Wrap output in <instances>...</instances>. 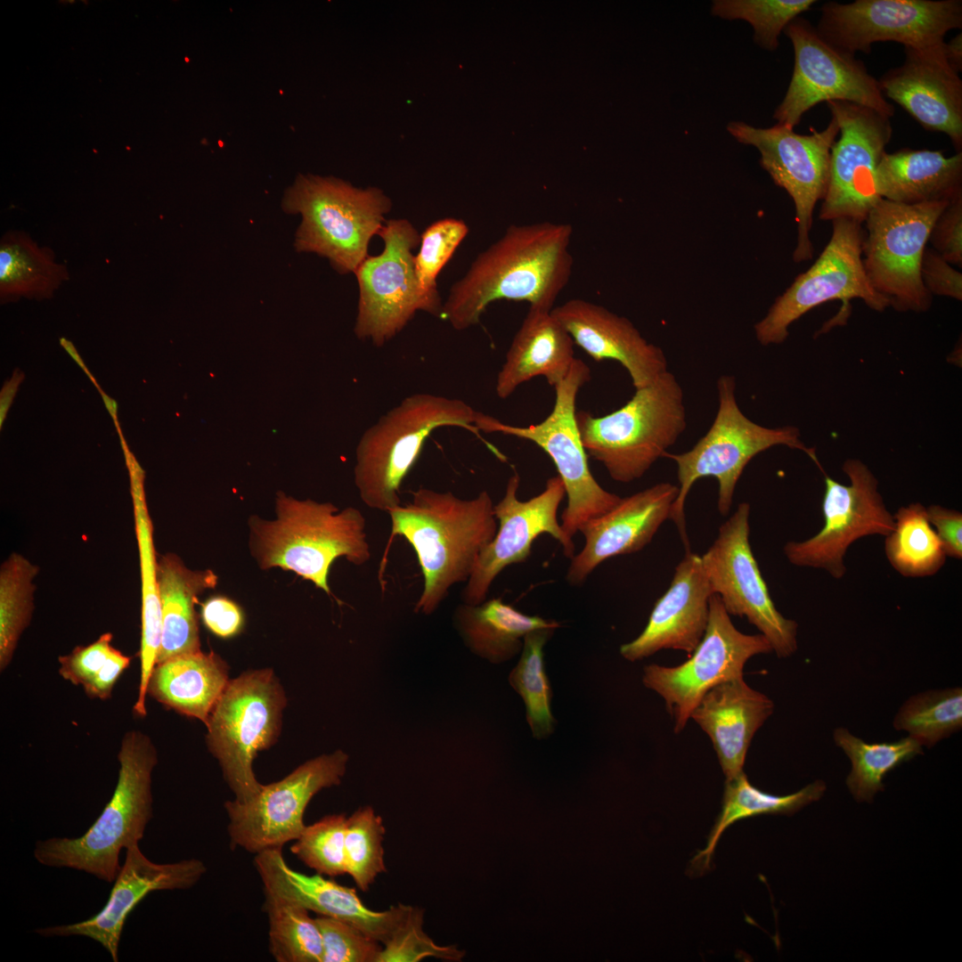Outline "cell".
<instances>
[{
	"instance_id": "obj_1",
	"label": "cell",
	"mask_w": 962,
	"mask_h": 962,
	"mask_svg": "<svg viewBox=\"0 0 962 962\" xmlns=\"http://www.w3.org/2000/svg\"><path fill=\"white\" fill-rule=\"evenodd\" d=\"M572 225L564 223L510 225L452 285L441 318L455 330H466L501 299L552 310L572 275Z\"/></svg>"
},
{
	"instance_id": "obj_2",
	"label": "cell",
	"mask_w": 962,
	"mask_h": 962,
	"mask_svg": "<svg viewBox=\"0 0 962 962\" xmlns=\"http://www.w3.org/2000/svg\"><path fill=\"white\" fill-rule=\"evenodd\" d=\"M493 507L487 491L462 499L450 491L419 488L409 502L387 512L390 539L403 536L411 544L423 575L415 612L431 615L454 584L468 581L496 534Z\"/></svg>"
},
{
	"instance_id": "obj_3",
	"label": "cell",
	"mask_w": 962,
	"mask_h": 962,
	"mask_svg": "<svg viewBox=\"0 0 962 962\" xmlns=\"http://www.w3.org/2000/svg\"><path fill=\"white\" fill-rule=\"evenodd\" d=\"M276 518L252 516L249 546L261 570L291 571L328 595L330 566L338 558L362 566L371 557L366 520L356 508L280 496Z\"/></svg>"
},
{
	"instance_id": "obj_4",
	"label": "cell",
	"mask_w": 962,
	"mask_h": 962,
	"mask_svg": "<svg viewBox=\"0 0 962 962\" xmlns=\"http://www.w3.org/2000/svg\"><path fill=\"white\" fill-rule=\"evenodd\" d=\"M118 760L114 793L96 820L81 836L37 841L33 852L37 862L114 882L121 851L139 844L153 815L151 773L157 753L148 736L131 730L123 738Z\"/></svg>"
},
{
	"instance_id": "obj_5",
	"label": "cell",
	"mask_w": 962,
	"mask_h": 962,
	"mask_svg": "<svg viewBox=\"0 0 962 962\" xmlns=\"http://www.w3.org/2000/svg\"><path fill=\"white\" fill-rule=\"evenodd\" d=\"M478 412L458 398L429 393L404 398L368 428L357 445L354 477L362 501L387 513L400 506L402 483L431 433L458 427L481 438Z\"/></svg>"
},
{
	"instance_id": "obj_6",
	"label": "cell",
	"mask_w": 962,
	"mask_h": 962,
	"mask_svg": "<svg viewBox=\"0 0 962 962\" xmlns=\"http://www.w3.org/2000/svg\"><path fill=\"white\" fill-rule=\"evenodd\" d=\"M285 213L298 214L295 249L325 257L340 274L356 271L385 223L391 200L378 188H357L334 176L298 175L283 193Z\"/></svg>"
},
{
	"instance_id": "obj_7",
	"label": "cell",
	"mask_w": 962,
	"mask_h": 962,
	"mask_svg": "<svg viewBox=\"0 0 962 962\" xmlns=\"http://www.w3.org/2000/svg\"><path fill=\"white\" fill-rule=\"evenodd\" d=\"M575 418L587 455L620 483L642 477L687 426L681 386L668 371L618 410L599 417L576 411Z\"/></svg>"
},
{
	"instance_id": "obj_8",
	"label": "cell",
	"mask_w": 962,
	"mask_h": 962,
	"mask_svg": "<svg viewBox=\"0 0 962 962\" xmlns=\"http://www.w3.org/2000/svg\"><path fill=\"white\" fill-rule=\"evenodd\" d=\"M733 376L722 375L717 380L719 406L708 431L683 453L666 452L664 457L675 461L679 493L670 513L681 538L689 550L686 531L685 502L697 480L713 477L719 485L718 510L729 514L738 481L748 462L758 453L775 445H787L805 452L823 472L816 451L807 447L800 431L793 426L767 428L748 419L740 410Z\"/></svg>"
},
{
	"instance_id": "obj_9",
	"label": "cell",
	"mask_w": 962,
	"mask_h": 962,
	"mask_svg": "<svg viewBox=\"0 0 962 962\" xmlns=\"http://www.w3.org/2000/svg\"><path fill=\"white\" fill-rule=\"evenodd\" d=\"M590 379V368L575 358L567 377L554 387L556 397L551 412L540 423L513 426L480 412L476 420L479 432L501 433L529 440L551 458L567 497L561 526L571 538L585 523L609 511L621 500L605 490L592 476L578 430L576 397Z\"/></svg>"
},
{
	"instance_id": "obj_10",
	"label": "cell",
	"mask_w": 962,
	"mask_h": 962,
	"mask_svg": "<svg viewBox=\"0 0 962 962\" xmlns=\"http://www.w3.org/2000/svg\"><path fill=\"white\" fill-rule=\"evenodd\" d=\"M285 704L278 680L265 669L229 681L213 708L207 724L208 744L235 800L249 801L261 790L253 761L257 752L275 742Z\"/></svg>"
},
{
	"instance_id": "obj_11",
	"label": "cell",
	"mask_w": 962,
	"mask_h": 962,
	"mask_svg": "<svg viewBox=\"0 0 962 962\" xmlns=\"http://www.w3.org/2000/svg\"><path fill=\"white\" fill-rule=\"evenodd\" d=\"M949 203L908 205L881 199L865 220L866 274L899 312L924 313L931 307L933 296L923 284L920 265L934 221Z\"/></svg>"
},
{
	"instance_id": "obj_12",
	"label": "cell",
	"mask_w": 962,
	"mask_h": 962,
	"mask_svg": "<svg viewBox=\"0 0 962 962\" xmlns=\"http://www.w3.org/2000/svg\"><path fill=\"white\" fill-rule=\"evenodd\" d=\"M378 235L383 240V251L368 256L355 272L359 286L355 333L379 347L418 311L441 318L443 304L420 287L412 250L420 245V235L414 226L406 219L387 220Z\"/></svg>"
},
{
	"instance_id": "obj_13",
	"label": "cell",
	"mask_w": 962,
	"mask_h": 962,
	"mask_svg": "<svg viewBox=\"0 0 962 962\" xmlns=\"http://www.w3.org/2000/svg\"><path fill=\"white\" fill-rule=\"evenodd\" d=\"M828 243L817 260L799 274L777 298L767 314L754 325L757 340L763 346L781 344L789 326L811 309L840 299L844 310L853 298L869 308L883 312L889 301L872 287L862 263L864 231L861 224L847 218L832 221Z\"/></svg>"
},
{
	"instance_id": "obj_14",
	"label": "cell",
	"mask_w": 962,
	"mask_h": 962,
	"mask_svg": "<svg viewBox=\"0 0 962 962\" xmlns=\"http://www.w3.org/2000/svg\"><path fill=\"white\" fill-rule=\"evenodd\" d=\"M794 48V69L773 118L794 128L803 114L820 102L857 103L889 118L894 107L864 62L825 40L809 20L797 17L784 29Z\"/></svg>"
},
{
	"instance_id": "obj_15",
	"label": "cell",
	"mask_w": 962,
	"mask_h": 962,
	"mask_svg": "<svg viewBox=\"0 0 962 962\" xmlns=\"http://www.w3.org/2000/svg\"><path fill=\"white\" fill-rule=\"evenodd\" d=\"M820 13L819 34L852 54H868L877 42L934 46L945 42L950 30L962 28L961 0L829 1L821 5Z\"/></svg>"
},
{
	"instance_id": "obj_16",
	"label": "cell",
	"mask_w": 962,
	"mask_h": 962,
	"mask_svg": "<svg viewBox=\"0 0 962 962\" xmlns=\"http://www.w3.org/2000/svg\"><path fill=\"white\" fill-rule=\"evenodd\" d=\"M772 651L761 633L749 635L732 624L719 596L709 600L705 634L689 659L676 666L651 664L644 667V686L662 697L674 721V732L686 727L690 714L705 693L727 680L743 676L746 662Z\"/></svg>"
},
{
	"instance_id": "obj_17",
	"label": "cell",
	"mask_w": 962,
	"mask_h": 962,
	"mask_svg": "<svg viewBox=\"0 0 962 962\" xmlns=\"http://www.w3.org/2000/svg\"><path fill=\"white\" fill-rule=\"evenodd\" d=\"M750 505L739 503L701 556L712 589L729 615L745 616L770 642L779 658L797 650L798 624L776 608L749 542Z\"/></svg>"
},
{
	"instance_id": "obj_18",
	"label": "cell",
	"mask_w": 962,
	"mask_h": 962,
	"mask_svg": "<svg viewBox=\"0 0 962 962\" xmlns=\"http://www.w3.org/2000/svg\"><path fill=\"white\" fill-rule=\"evenodd\" d=\"M727 128L738 142L753 145L760 151L762 168L792 198L797 223L793 260L795 263L811 260L812 215L827 187L831 148L839 135L836 120L831 117L823 130H813L809 135H799L794 128L779 123L758 128L744 122H730Z\"/></svg>"
},
{
	"instance_id": "obj_19",
	"label": "cell",
	"mask_w": 962,
	"mask_h": 962,
	"mask_svg": "<svg viewBox=\"0 0 962 962\" xmlns=\"http://www.w3.org/2000/svg\"><path fill=\"white\" fill-rule=\"evenodd\" d=\"M348 756L341 750L309 760L282 779L263 785L246 802L227 801V832L232 848L250 853L282 849L299 837L307 804L319 791L340 784Z\"/></svg>"
},
{
	"instance_id": "obj_20",
	"label": "cell",
	"mask_w": 962,
	"mask_h": 962,
	"mask_svg": "<svg viewBox=\"0 0 962 962\" xmlns=\"http://www.w3.org/2000/svg\"><path fill=\"white\" fill-rule=\"evenodd\" d=\"M843 470L849 485L824 474L821 529L805 541L787 542L783 549L791 564L824 569L835 579L844 576V557L855 541L869 535L887 536L894 526L893 515L885 507L877 479L868 467L858 459H848Z\"/></svg>"
},
{
	"instance_id": "obj_21",
	"label": "cell",
	"mask_w": 962,
	"mask_h": 962,
	"mask_svg": "<svg viewBox=\"0 0 962 962\" xmlns=\"http://www.w3.org/2000/svg\"><path fill=\"white\" fill-rule=\"evenodd\" d=\"M827 105L838 126L839 137L831 148L827 187L819 217L862 224L881 200L876 175L893 135L891 118L848 102L833 101Z\"/></svg>"
},
{
	"instance_id": "obj_22",
	"label": "cell",
	"mask_w": 962,
	"mask_h": 962,
	"mask_svg": "<svg viewBox=\"0 0 962 962\" xmlns=\"http://www.w3.org/2000/svg\"><path fill=\"white\" fill-rule=\"evenodd\" d=\"M519 484L520 477L514 472L508 479L504 495L493 507L499 526L493 539L480 552L461 591L463 603L484 602L496 576L505 567L526 561L534 542L543 534L559 542L565 557L571 559L575 556L573 538L558 519L559 505L566 496L560 477H550L544 490L527 501L518 498Z\"/></svg>"
},
{
	"instance_id": "obj_23",
	"label": "cell",
	"mask_w": 962,
	"mask_h": 962,
	"mask_svg": "<svg viewBox=\"0 0 962 962\" xmlns=\"http://www.w3.org/2000/svg\"><path fill=\"white\" fill-rule=\"evenodd\" d=\"M204 863L187 859L173 863H155L135 844L126 849L121 866L103 908L90 918L68 925L36 929L44 937L85 936L97 942L118 961V946L125 923L136 905L150 893L184 890L194 886L206 873Z\"/></svg>"
},
{
	"instance_id": "obj_24",
	"label": "cell",
	"mask_w": 962,
	"mask_h": 962,
	"mask_svg": "<svg viewBox=\"0 0 962 962\" xmlns=\"http://www.w3.org/2000/svg\"><path fill=\"white\" fill-rule=\"evenodd\" d=\"M944 43L904 47L903 63L887 70L878 83L886 99L896 102L925 130L945 134L957 152H961L962 80L947 61Z\"/></svg>"
},
{
	"instance_id": "obj_25",
	"label": "cell",
	"mask_w": 962,
	"mask_h": 962,
	"mask_svg": "<svg viewBox=\"0 0 962 962\" xmlns=\"http://www.w3.org/2000/svg\"><path fill=\"white\" fill-rule=\"evenodd\" d=\"M254 863L263 882L265 894L300 906L318 916L351 924L382 944L388 940L409 906L399 903L384 911L371 910L363 903L355 888L339 885L320 874L308 876L291 868L280 848L255 854Z\"/></svg>"
},
{
	"instance_id": "obj_26",
	"label": "cell",
	"mask_w": 962,
	"mask_h": 962,
	"mask_svg": "<svg viewBox=\"0 0 962 962\" xmlns=\"http://www.w3.org/2000/svg\"><path fill=\"white\" fill-rule=\"evenodd\" d=\"M678 493V485L658 483L621 498L612 510L585 523L579 530L584 545L570 559L568 583L579 586L603 561L642 550L670 518Z\"/></svg>"
},
{
	"instance_id": "obj_27",
	"label": "cell",
	"mask_w": 962,
	"mask_h": 962,
	"mask_svg": "<svg viewBox=\"0 0 962 962\" xmlns=\"http://www.w3.org/2000/svg\"><path fill=\"white\" fill-rule=\"evenodd\" d=\"M712 595L701 556L688 550L668 590L656 602L646 627L635 640L620 647V654L631 662L661 649L681 650L689 656L705 634Z\"/></svg>"
},
{
	"instance_id": "obj_28",
	"label": "cell",
	"mask_w": 962,
	"mask_h": 962,
	"mask_svg": "<svg viewBox=\"0 0 962 962\" xmlns=\"http://www.w3.org/2000/svg\"><path fill=\"white\" fill-rule=\"evenodd\" d=\"M551 313L574 343L595 361L611 359L621 363L635 389L649 385L668 371L659 346L648 342L629 319L600 305L572 298L553 307Z\"/></svg>"
},
{
	"instance_id": "obj_29",
	"label": "cell",
	"mask_w": 962,
	"mask_h": 962,
	"mask_svg": "<svg viewBox=\"0 0 962 962\" xmlns=\"http://www.w3.org/2000/svg\"><path fill=\"white\" fill-rule=\"evenodd\" d=\"M774 708L768 696L738 676L709 689L692 711L690 719L710 738L726 779L744 771L752 739Z\"/></svg>"
},
{
	"instance_id": "obj_30",
	"label": "cell",
	"mask_w": 962,
	"mask_h": 962,
	"mask_svg": "<svg viewBox=\"0 0 962 962\" xmlns=\"http://www.w3.org/2000/svg\"><path fill=\"white\" fill-rule=\"evenodd\" d=\"M574 340L551 310L529 307L497 375L495 392L506 399L534 378L552 387L568 374L575 359Z\"/></svg>"
},
{
	"instance_id": "obj_31",
	"label": "cell",
	"mask_w": 962,
	"mask_h": 962,
	"mask_svg": "<svg viewBox=\"0 0 962 962\" xmlns=\"http://www.w3.org/2000/svg\"><path fill=\"white\" fill-rule=\"evenodd\" d=\"M881 199L913 205L950 202L962 195V152L901 149L885 152L876 175Z\"/></svg>"
},
{
	"instance_id": "obj_32",
	"label": "cell",
	"mask_w": 962,
	"mask_h": 962,
	"mask_svg": "<svg viewBox=\"0 0 962 962\" xmlns=\"http://www.w3.org/2000/svg\"><path fill=\"white\" fill-rule=\"evenodd\" d=\"M119 438L129 474L142 585L141 673L138 698L134 709L138 713H144L146 712L145 698L148 683L157 663L161 638L158 560L153 541V525L144 492L145 472L128 449L123 435Z\"/></svg>"
},
{
	"instance_id": "obj_33",
	"label": "cell",
	"mask_w": 962,
	"mask_h": 962,
	"mask_svg": "<svg viewBox=\"0 0 962 962\" xmlns=\"http://www.w3.org/2000/svg\"><path fill=\"white\" fill-rule=\"evenodd\" d=\"M217 575L211 569L192 570L175 553L158 560L161 606V638L157 663L200 650L195 605L199 596L214 589Z\"/></svg>"
},
{
	"instance_id": "obj_34",
	"label": "cell",
	"mask_w": 962,
	"mask_h": 962,
	"mask_svg": "<svg viewBox=\"0 0 962 962\" xmlns=\"http://www.w3.org/2000/svg\"><path fill=\"white\" fill-rule=\"evenodd\" d=\"M228 682L225 663L213 652L199 650L156 664L147 694L207 726Z\"/></svg>"
},
{
	"instance_id": "obj_35",
	"label": "cell",
	"mask_w": 962,
	"mask_h": 962,
	"mask_svg": "<svg viewBox=\"0 0 962 962\" xmlns=\"http://www.w3.org/2000/svg\"><path fill=\"white\" fill-rule=\"evenodd\" d=\"M453 623L465 645L493 664L518 655L528 632L560 627L555 620L526 615L501 598L485 599L478 605L462 602L454 610Z\"/></svg>"
},
{
	"instance_id": "obj_36",
	"label": "cell",
	"mask_w": 962,
	"mask_h": 962,
	"mask_svg": "<svg viewBox=\"0 0 962 962\" xmlns=\"http://www.w3.org/2000/svg\"><path fill=\"white\" fill-rule=\"evenodd\" d=\"M827 790L826 783L817 779L802 789L786 795L763 792L753 786L745 772L726 779L722 809L708 836L705 849L693 858L697 872L708 869L717 843L723 832L741 819L766 814L792 815L804 806L819 801Z\"/></svg>"
},
{
	"instance_id": "obj_37",
	"label": "cell",
	"mask_w": 962,
	"mask_h": 962,
	"mask_svg": "<svg viewBox=\"0 0 962 962\" xmlns=\"http://www.w3.org/2000/svg\"><path fill=\"white\" fill-rule=\"evenodd\" d=\"M69 273L55 262L53 252L39 247L27 233L9 232L0 241L1 302L20 298H49Z\"/></svg>"
},
{
	"instance_id": "obj_38",
	"label": "cell",
	"mask_w": 962,
	"mask_h": 962,
	"mask_svg": "<svg viewBox=\"0 0 962 962\" xmlns=\"http://www.w3.org/2000/svg\"><path fill=\"white\" fill-rule=\"evenodd\" d=\"M833 739L851 762L845 783L859 803H871L876 793L885 789L883 780L888 772L924 754L923 746L909 736L892 742L868 743L847 728L838 727L833 731Z\"/></svg>"
},
{
	"instance_id": "obj_39",
	"label": "cell",
	"mask_w": 962,
	"mask_h": 962,
	"mask_svg": "<svg viewBox=\"0 0 962 962\" xmlns=\"http://www.w3.org/2000/svg\"><path fill=\"white\" fill-rule=\"evenodd\" d=\"M893 519V529L885 541L890 565L904 577L935 575L947 557L928 521L925 507L919 502L900 507Z\"/></svg>"
},
{
	"instance_id": "obj_40",
	"label": "cell",
	"mask_w": 962,
	"mask_h": 962,
	"mask_svg": "<svg viewBox=\"0 0 962 962\" xmlns=\"http://www.w3.org/2000/svg\"><path fill=\"white\" fill-rule=\"evenodd\" d=\"M893 726L922 746L933 747L962 729V688L949 687L919 692L899 708Z\"/></svg>"
},
{
	"instance_id": "obj_41",
	"label": "cell",
	"mask_w": 962,
	"mask_h": 962,
	"mask_svg": "<svg viewBox=\"0 0 962 962\" xmlns=\"http://www.w3.org/2000/svg\"><path fill=\"white\" fill-rule=\"evenodd\" d=\"M554 628L538 629L524 637L521 656L509 676L511 687L524 700L526 721L537 739L549 737L556 720L550 710L552 691L544 668L543 647Z\"/></svg>"
},
{
	"instance_id": "obj_42",
	"label": "cell",
	"mask_w": 962,
	"mask_h": 962,
	"mask_svg": "<svg viewBox=\"0 0 962 962\" xmlns=\"http://www.w3.org/2000/svg\"><path fill=\"white\" fill-rule=\"evenodd\" d=\"M38 567L12 553L0 568V667L11 662L20 634L30 622Z\"/></svg>"
},
{
	"instance_id": "obj_43",
	"label": "cell",
	"mask_w": 962,
	"mask_h": 962,
	"mask_svg": "<svg viewBox=\"0 0 962 962\" xmlns=\"http://www.w3.org/2000/svg\"><path fill=\"white\" fill-rule=\"evenodd\" d=\"M265 895L269 950L277 962H322L321 931L314 917L300 906Z\"/></svg>"
},
{
	"instance_id": "obj_44",
	"label": "cell",
	"mask_w": 962,
	"mask_h": 962,
	"mask_svg": "<svg viewBox=\"0 0 962 962\" xmlns=\"http://www.w3.org/2000/svg\"><path fill=\"white\" fill-rule=\"evenodd\" d=\"M386 828L382 818L371 806L359 808L346 818L345 830L346 872L362 891L387 871L382 842Z\"/></svg>"
},
{
	"instance_id": "obj_45",
	"label": "cell",
	"mask_w": 962,
	"mask_h": 962,
	"mask_svg": "<svg viewBox=\"0 0 962 962\" xmlns=\"http://www.w3.org/2000/svg\"><path fill=\"white\" fill-rule=\"evenodd\" d=\"M815 3V0H716L712 12L722 19L748 21L754 28L756 44L774 51L785 28Z\"/></svg>"
},
{
	"instance_id": "obj_46",
	"label": "cell",
	"mask_w": 962,
	"mask_h": 962,
	"mask_svg": "<svg viewBox=\"0 0 962 962\" xmlns=\"http://www.w3.org/2000/svg\"><path fill=\"white\" fill-rule=\"evenodd\" d=\"M346 816L330 814L306 826L290 847L291 852L317 874L338 876L346 874L345 830Z\"/></svg>"
},
{
	"instance_id": "obj_47",
	"label": "cell",
	"mask_w": 962,
	"mask_h": 962,
	"mask_svg": "<svg viewBox=\"0 0 962 962\" xmlns=\"http://www.w3.org/2000/svg\"><path fill=\"white\" fill-rule=\"evenodd\" d=\"M469 232L464 221L444 218L430 224L420 234V249L414 257L415 273L422 292L441 300L436 277Z\"/></svg>"
},
{
	"instance_id": "obj_48",
	"label": "cell",
	"mask_w": 962,
	"mask_h": 962,
	"mask_svg": "<svg viewBox=\"0 0 962 962\" xmlns=\"http://www.w3.org/2000/svg\"><path fill=\"white\" fill-rule=\"evenodd\" d=\"M424 910L408 906V909L383 944L378 962H418L426 958H436L448 961H460L464 951L455 945L441 946L436 943L423 930Z\"/></svg>"
},
{
	"instance_id": "obj_49",
	"label": "cell",
	"mask_w": 962,
	"mask_h": 962,
	"mask_svg": "<svg viewBox=\"0 0 962 962\" xmlns=\"http://www.w3.org/2000/svg\"><path fill=\"white\" fill-rule=\"evenodd\" d=\"M314 918L322 939V962H378L379 942L346 922L325 916Z\"/></svg>"
},
{
	"instance_id": "obj_50",
	"label": "cell",
	"mask_w": 962,
	"mask_h": 962,
	"mask_svg": "<svg viewBox=\"0 0 962 962\" xmlns=\"http://www.w3.org/2000/svg\"><path fill=\"white\" fill-rule=\"evenodd\" d=\"M111 640L112 634L106 632L90 645L77 647L69 655L60 656V674L86 690L103 673L117 652Z\"/></svg>"
},
{
	"instance_id": "obj_51",
	"label": "cell",
	"mask_w": 962,
	"mask_h": 962,
	"mask_svg": "<svg viewBox=\"0 0 962 962\" xmlns=\"http://www.w3.org/2000/svg\"><path fill=\"white\" fill-rule=\"evenodd\" d=\"M928 242L948 263L962 266V195L950 201L932 227Z\"/></svg>"
},
{
	"instance_id": "obj_52",
	"label": "cell",
	"mask_w": 962,
	"mask_h": 962,
	"mask_svg": "<svg viewBox=\"0 0 962 962\" xmlns=\"http://www.w3.org/2000/svg\"><path fill=\"white\" fill-rule=\"evenodd\" d=\"M920 275L925 288L932 296L962 299V273L932 248L925 247L924 250Z\"/></svg>"
},
{
	"instance_id": "obj_53",
	"label": "cell",
	"mask_w": 962,
	"mask_h": 962,
	"mask_svg": "<svg viewBox=\"0 0 962 962\" xmlns=\"http://www.w3.org/2000/svg\"><path fill=\"white\" fill-rule=\"evenodd\" d=\"M201 617L205 626L222 638L238 634L244 622L240 607L233 600L222 596L211 597L202 604Z\"/></svg>"
},
{
	"instance_id": "obj_54",
	"label": "cell",
	"mask_w": 962,
	"mask_h": 962,
	"mask_svg": "<svg viewBox=\"0 0 962 962\" xmlns=\"http://www.w3.org/2000/svg\"><path fill=\"white\" fill-rule=\"evenodd\" d=\"M929 523L935 531L946 557L962 558V514L941 505L925 507Z\"/></svg>"
},
{
	"instance_id": "obj_55",
	"label": "cell",
	"mask_w": 962,
	"mask_h": 962,
	"mask_svg": "<svg viewBox=\"0 0 962 962\" xmlns=\"http://www.w3.org/2000/svg\"><path fill=\"white\" fill-rule=\"evenodd\" d=\"M24 379V374L20 370H15L12 378L6 381L0 392V428L2 429L3 424L6 418L7 412L12 405L13 398L18 391L19 386Z\"/></svg>"
},
{
	"instance_id": "obj_56",
	"label": "cell",
	"mask_w": 962,
	"mask_h": 962,
	"mask_svg": "<svg viewBox=\"0 0 962 962\" xmlns=\"http://www.w3.org/2000/svg\"><path fill=\"white\" fill-rule=\"evenodd\" d=\"M944 53L950 67L959 74L962 70V33L944 43Z\"/></svg>"
},
{
	"instance_id": "obj_57",
	"label": "cell",
	"mask_w": 962,
	"mask_h": 962,
	"mask_svg": "<svg viewBox=\"0 0 962 962\" xmlns=\"http://www.w3.org/2000/svg\"><path fill=\"white\" fill-rule=\"evenodd\" d=\"M60 345L69 355V356L75 361V363L85 371V373L88 376L90 380L97 387L99 392H101L102 388L98 385V383H97L96 379L94 378V376L88 371V369L86 366L83 359L81 358L80 355L78 354L77 348L72 344V342L70 340L65 338H60Z\"/></svg>"
},
{
	"instance_id": "obj_58",
	"label": "cell",
	"mask_w": 962,
	"mask_h": 962,
	"mask_svg": "<svg viewBox=\"0 0 962 962\" xmlns=\"http://www.w3.org/2000/svg\"><path fill=\"white\" fill-rule=\"evenodd\" d=\"M100 394L102 395V401L104 403V405H105L106 409L108 410L110 417L112 418L114 423H115L116 428L119 427V423H118V404H117V402L113 398H111L108 395H106L102 390L100 392Z\"/></svg>"
}]
</instances>
